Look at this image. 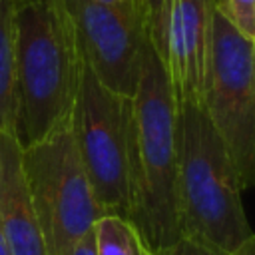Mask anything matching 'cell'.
I'll return each mask as SVG.
<instances>
[{"mask_svg":"<svg viewBox=\"0 0 255 255\" xmlns=\"http://www.w3.org/2000/svg\"><path fill=\"white\" fill-rule=\"evenodd\" d=\"M84 62L110 90L131 98L137 86L145 32L141 0L112 6L98 0H62Z\"/></svg>","mask_w":255,"mask_h":255,"instance_id":"obj_7","label":"cell"},{"mask_svg":"<svg viewBox=\"0 0 255 255\" xmlns=\"http://www.w3.org/2000/svg\"><path fill=\"white\" fill-rule=\"evenodd\" d=\"M14 26L12 133L28 147L70 124L84 58L62 0H18Z\"/></svg>","mask_w":255,"mask_h":255,"instance_id":"obj_2","label":"cell"},{"mask_svg":"<svg viewBox=\"0 0 255 255\" xmlns=\"http://www.w3.org/2000/svg\"><path fill=\"white\" fill-rule=\"evenodd\" d=\"M0 229L10 255H48L12 131H0Z\"/></svg>","mask_w":255,"mask_h":255,"instance_id":"obj_9","label":"cell"},{"mask_svg":"<svg viewBox=\"0 0 255 255\" xmlns=\"http://www.w3.org/2000/svg\"><path fill=\"white\" fill-rule=\"evenodd\" d=\"M153 255H229L209 243H203L199 239H193L189 235H181L177 241L153 251Z\"/></svg>","mask_w":255,"mask_h":255,"instance_id":"obj_14","label":"cell"},{"mask_svg":"<svg viewBox=\"0 0 255 255\" xmlns=\"http://www.w3.org/2000/svg\"><path fill=\"white\" fill-rule=\"evenodd\" d=\"M201 104L233 157L241 187H253L255 42L239 34L215 6Z\"/></svg>","mask_w":255,"mask_h":255,"instance_id":"obj_6","label":"cell"},{"mask_svg":"<svg viewBox=\"0 0 255 255\" xmlns=\"http://www.w3.org/2000/svg\"><path fill=\"white\" fill-rule=\"evenodd\" d=\"M213 0H169L161 60L177 102H201L211 44Z\"/></svg>","mask_w":255,"mask_h":255,"instance_id":"obj_8","label":"cell"},{"mask_svg":"<svg viewBox=\"0 0 255 255\" xmlns=\"http://www.w3.org/2000/svg\"><path fill=\"white\" fill-rule=\"evenodd\" d=\"M177 155L183 235L235 251L253 231L237 167L201 102H177Z\"/></svg>","mask_w":255,"mask_h":255,"instance_id":"obj_3","label":"cell"},{"mask_svg":"<svg viewBox=\"0 0 255 255\" xmlns=\"http://www.w3.org/2000/svg\"><path fill=\"white\" fill-rule=\"evenodd\" d=\"M0 255H10V249H8V243L2 235V229H0Z\"/></svg>","mask_w":255,"mask_h":255,"instance_id":"obj_17","label":"cell"},{"mask_svg":"<svg viewBox=\"0 0 255 255\" xmlns=\"http://www.w3.org/2000/svg\"><path fill=\"white\" fill-rule=\"evenodd\" d=\"M98 2H104V4H112V6H118V4H124L128 0H98Z\"/></svg>","mask_w":255,"mask_h":255,"instance_id":"obj_18","label":"cell"},{"mask_svg":"<svg viewBox=\"0 0 255 255\" xmlns=\"http://www.w3.org/2000/svg\"><path fill=\"white\" fill-rule=\"evenodd\" d=\"M16 0H0V131H12L14 124V26Z\"/></svg>","mask_w":255,"mask_h":255,"instance_id":"obj_10","label":"cell"},{"mask_svg":"<svg viewBox=\"0 0 255 255\" xmlns=\"http://www.w3.org/2000/svg\"><path fill=\"white\" fill-rule=\"evenodd\" d=\"M70 255H98V237H96V225L86 231L72 247Z\"/></svg>","mask_w":255,"mask_h":255,"instance_id":"obj_15","label":"cell"},{"mask_svg":"<svg viewBox=\"0 0 255 255\" xmlns=\"http://www.w3.org/2000/svg\"><path fill=\"white\" fill-rule=\"evenodd\" d=\"M98 255H153L139 229L126 217L102 215L96 221Z\"/></svg>","mask_w":255,"mask_h":255,"instance_id":"obj_11","label":"cell"},{"mask_svg":"<svg viewBox=\"0 0 255 255\" xmlns=\"http://www.w3.org/2000/svg\"><path fill=\"white\" fill-rule=\"evenodd\" d=\"M129 221L139 229L151 251L177 241L179 155L177 100L161 56L145 38L137 86L129 102L128 124Z\"/></svg>","mask_w":255,"mask_h":255,"instance_id":"obj_1","label":"cell"},{"mask_svg":"<svg viewBox=\"0 0 255 255\" xmlns=\"http://www.w3.org/2000/svg\"><path fill=\"white\" fill-rule=\"evenodd\" d=\"M213 6L239 34L255 42V0H213Z\"/></svg>","mask_w":255,"mask_h":255,"instance_id":"obj_12","label":"cell"},{"mask_svg":"<svg viewBox=\"0 0 255 255\" xmlns=\"http://www.w3.org/2000/svg\"><path fill=\"white\" fill-rule=\"evenodd\" d=\"M229 255H255V233H251L235 251H231Z\"/></svg>","mask_w":255,"mask_h":255,"instance_id":"obj_16","label":"cell"},{"mask_svg":"<svg viewBox=\"0 0 255 255\" xmlns=\"http://www.w3.org/2000/svg\"><path fill=\"white\" fill-rule=\"evenodd\" d=\"M16 2H18V0H16Z\"/></svg>","mask_w":255,"mask_h":255,"instance_id":"obj_19","label":"cell"},{"mask_svg":"<svg viewBox=\"0 0 255 255\" xmlns=\"http://www.w3.org/2000/svg\"><path fill=\"white\" fill-rule=\"evenodd\" d=\"M145 10V32L147 40L151 42L153 50L161 56L163 40H165V24H167V10L169 0H141Z\"/></svg>","mask_w":255,"mask_h":255,"instance_id":"obj_13","label":"cell"},{"mask_svg":"<svg viewBox=\"0 0 255 255\" xmlns=\"http://www.w3.org/2000/svg\"><path fill=\"white\" fill-rule=\"evenodd\" d=\"M131 98L104 86L84 62L70 116L72 137L104 215L129 219L128 124Z\"/></svg>","mask_w":255,"mask_h":255,"instance_id":"obj_5","label":"cell"},{"mask_svg":"<svg viewBox=\"0 0 255 255\" xmlns=\"http://www.w3.org/2000/svg\"><path fill=\"white\" fill-rule=\"evenodd\" d=\"M22 169L48 255H70L104 215L80 161L70 124L22 147Z\"/></svg>","mask_w":255,"mask_h":255,"instance_id":"obj_4","label":"cell"}]
</instances>
